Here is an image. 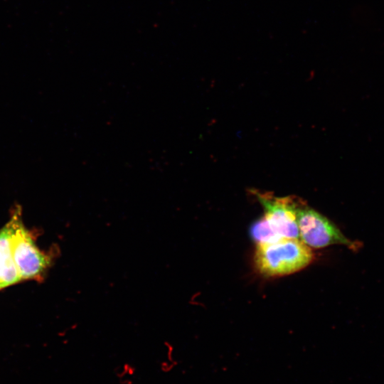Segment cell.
Returning a JSON list of instances; mask_svg holds the SVG:
<instances>
[{"label":"cell","mask_w":384,"mask_h":384,"mask_svg":"<svg viewBox=\"0 0 384 384\" xmlns=\"http://www.w3.org/2000/svg\"><path fill=\"white\" fill-rule=\"evenodd\" d=\"M250 235L257 244L271 242L282 238L272 229L264 217L252 225Z\"/></svg>","instance_id":"obj_6"},{"label":"cell","mask_w":384,"mask_h":384,"mask_svg":"<svg viewBox=\"0 0 384 384\" xmlns=\"http://www.w3.org/2000/svg\"><path fill=\"white\" fill-rule=\"evenodd\" d=\"M21 280L15 265L8 223L0 230V284L5 287Z\"/></svg>","instance_id":"obj_5"},{"label":"cell","mask_w":384,"mask_h":384,"mask_svg":"<svg viewBox=\"0 0 384 384\" xmlns=\"http://www.w3.org/2000/svg\"><path fill=\"white\" fill-rule=\"evenodd\" d=\"M4 288L1 284H0V289Z\"/></svg>","instance_id":"obj_7"},{"label":"cell","mask_w":384,"mask_h":384,"mask_svg":"<svg viewBox=\"0 0 384 384\" xmlns=\"http://www.w3.org/2000/svg\"><path fill=\"white\" fill-rule=\"evenodd\" d=\"M253 193L263 206V217L280 238H299L297 209L301 199L292 196L279 198L258 191H254Z\"/></svg>","instance_id":"obj_4"},{"label":"cell","mask_w":384,"mask_h":384,"mask_svg":"<svg viewBox=\"0 0 384 384\" xmlns=\"http://www.w3.org/2000/svg\"><path fill=\"white\" fill-rule=\"evenodd\" d=\"M257 245L255 265L257 270L266 276L294 273L306 267L313 259L310 247L299 238H281Z\"/></svg>","instance_id":"obj_1"},{"label":"cell","mask_w":384,"mask_h":384,"mask_svg":"<svg viewBox=\"0 0 384 384\" xmlns=\"http://www.w3.org/2000/svg\"><path fill=\"white\" fill-rule=\"evenodd\" d=\"M8 225L12 256L21 279L41 278L51 260L38 249L24 226L19 206L13 210Z\"/></svg>","instance_id":"obj_2"},{"label":"cell","mask_w":384,"mask_h":384,"mask_svg":"<svg viewBox=\"0 0 384 384\" xmlns=\"http://www.w3.org/2000/svg\"><path fill=\"white\" fill-rule=\"evenodd\" d=\"M297 223L301 240L309 247L341 245L354 252L363 247L362 242L346 237L335 224L302 201L297 209Z\"/></svg>","instance_id":"obj_3"}]
</instances>
